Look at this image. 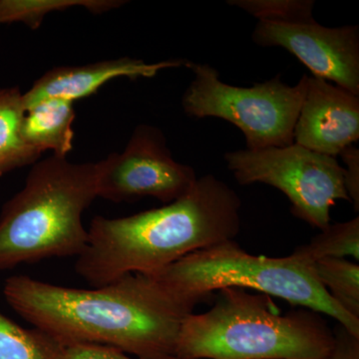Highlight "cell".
<instances>
[{
	"label": "cell",
	"instance_id": "cell-11",
	"mask_svg": "<svg viewBox=\"0 0 359 359\" xmlns=\"http://www.w3.org/2000/svg\"><path fill=\"white\" fill-rule=\"evenodd\" d=\"M190 62L185 59H170L148 63L142 59L121 57L86 65L60 66L47 71L23 93V105L27 109L46 99H63L75 103L97 93L111 80L152 78L169 68L188 67Z\"/></svg>",
	"mask_w": 359,
	"mask_h": 359
},
{
	"label": "cell",
	"instance_id": "cell-6",
	"mask_svg": "<svg viewBox=\"0 0 359 359\" xmlns=\"http://www.w3.org/2000/svg\"><path fill=\"white\" fill-rule=\"evenodd\" d=\"M188 68L194 79L182 98V107L189 117H214L231 123L244 134L248 150L294 144L308 75L294 86L276 75L252 87H238L222 81L212 66L191 61Z\"/></svg>",
	"mask_w": 359,
	"mask_h": 359
},
{
	"label": "cell",
	"instance_id": "cell-3",
	"mask_svg": "<svg viewBox=\"0 0 359 359\" xmlns=\"http://www.w3.org/2000/svg\"><path fill=\"white\" fill-rule=\"evenodd\" d=\"M209 311L189 314L177 342L180 359H325L334 330L323 314L301 308L280 314L271 297L219 290Z\"/></svg>",
	"mask_w": 359,
	"mask_h": 359
},
{
	"label": "cell",
	"instance_id": "cell-2",
	"mask_svg": "<svg viewBox=\"0 0 359 359\" xmlns=\"http://www.w3.org/2000/svg\"><path fill=\"white\" fill-rule=\"evenodd\" d=\"M241 207L230 186L205 175L163 207L124 218L96 216L75 269L94 287L131 273H157L198 250L235 240Z\"/></svg>",
	"mask_w": 359,
	"mask_h": 359
},
{
	"label": "cell",
	"instance_id": "cell-19",
	"mask_svg": "<svg viewBox=\"0 0 359 359\" xmlns=\"http://www.w3.org/2000/svg\"><path fill=\"white\" fill-rule=\"evenodd\" d=\"M63 359H141L115 347L94 344H77L65 347ZM180 359V358H174Z\"/></svg>",
	"mask_w": 359,
	"mask_h": 359
},
{
	"label": "cell",
	"instance_id": "cell-14",
	"mask_svg": "<svg viewBox=\"0 0 359 359\" xmlns=\"http://www.w3.org/2000/svg\"><path fill=\"white\" fill-rule=\"evenodd\" d=\"M124 4L121 0H0V25L22 23L35 30L48 14L57 11L79 7L99 14Z\"/></svg>",
	"mask_w": 359,
	"mask_h": 359
},
{
	"label": "cell",
	"instance_id": "cell-1",
	"mask_svg": "<svg viewBox=\"0 0 359 359\" xmlns=\"http://www.w3.org/2000/svg\"><path fill=\"white\" fill-rule=\"evenodd\" d=\"M4 295L23 320L65 347L102 344L141 359L178 358L180 330L193 313L143 273L90 290L13 276Z\"/></svg>",
	"mask_w": 359,
	"mask_h": 359
},
{
	"label": "cell",
	"instance_id": "cell-12",
	"mask_svg": "<svg viewBox=\"0 0 359 359\" xmlns=\"http://www.w3.org/2000/svg\"><path fill=\"white\" fill-rule=\"evenodd\" d=\"M76 118L74 103L63 99H46L25 109L21 135L29 147L43 154L67 157L73 149Z\"/></svg>",
	"mask_w": 359,
	"mask_h": 359
},
{
	"label": "cell",
	"instance_id": "cell-10",
	"mask_svg": "<svg viewBox=\"0 0 359 359\" xmlns=\"http://www.w3.org/2000/svg\"><path fill=\"white\" fill-rule=\"evenodd\" d=\"M359 139V96L313 76L295 123L294 143L337 158Z\"/></svg>",
	"mask_w": 359,
	"mask_h": 359
},
{
	"label": "cell",
	"instance_id": "cell-16",
	"mask_svg": "<svg viewBox=\"0 0 359 359\" xmlns=\"http://www.w3.org/2000/svg\"><path fill=\"white\" fill-rule=\"evenodd\" d=\"M302 261L313 264L323 259L353 257L359 261V218L337 223L320 231L308 245H299L292 252Z\"/></svg>",
	"mask_w": 359,
	"mask_h": 359
},
{
	"label": "cell",
	"instance_id": "cell-7",
	"mask_svg": "<svg viewBox=\"0 0 359 359\" xmlns=\"http://www.w3.org/2000/svg\"><path fill=\"white\" fill-rule=\"evenodd\" d=\"M226 167L241 185L266 184L287 196L290 212L323 231L330 224L337 201L349 200L344 167L337 158L292 144L280 148L238 150L224 156Z\"/></svg>",
	"mask_w": 359,
	"mask_h": 359
},
{
	"label": "cell",
	"instance_id": "cell-17",
	"mask_svg": "<svg viewBox=\"0 0 359 359\" xmlns=\"http://www.w3.org/2000/svg\"><path fill=\"white\" fill-rule=\"evenodd\" d=\"M316 280L346 313L359 318V266L346 259H323L313 264Z\"/></svg>",
	"mask_w": 359,
	"mask_h": 359
},
{
	"label": "cell",
	"instance_id": "cell-18",
	"mask_svg": "<svg viewBox=\"0 0 359 359\" xmlns=\"http://www.w3.org/2000/svg\"><path fill=\"white\" fill-rule=\"evenodd\" d=\"M236 6L259 21L276 25H299L316 21L313 0H229Z\"/></svg>",
	"mask_w": 359,
	"mask_h": 359
},
{
	"label": "cell",
	"instance_id": "cell-8",
	"mask_svg": "<svg viewBox=\"0 0 359 359\" xmlns=\"http://www.w3.org/2000/svg\"><path fill=\"white\" fill-rule=\"evenodd\" d=\"M96 164L97 196L115 203L151 197L169 204L198 179L192 167L174 159L163 132L148 124L136 127L123 152Z\"/></svg>",
	"mask_w": 359,
	"mask_h": 359
},
{
	"label": "cell",
	"instance_id": "cell-4",
	"mask_svg": "<svg viewBox=\"0 0 359 359\" xmlns=\"http://www.w3.org/2000/svg\"><path fill=\"white\" fill-rule=\"evenodd\" d=\"M96 198V163L55 155L37 161L0 212V271L79 256L88 241L82 216Z\"/></svg>",
	"mask_w": 359,
	"mask_h": 359
},
{
	"label": "cell",
	"instance_id": "cell-9",
	"mask_svg": "<svg viewBox=\"0 0 359 359\" xmlns=\"http://www.w3.org/2000/svg\"><path fill=\"white\" fill-rule=\"evenodd\" d=\"M259 46L282 47L313 76L359 96V27H325L316 21L276 25L259 21L252 34Z\"/></svg>",
	"mask_w": 359,
	"mask_h": 359
},
{
	"label": "cell",
	"instance_id": "cell-21",
	"mask_svg": "<svg viewBox=\"0 0 359 359\" xmlns=\"http://www.w3.org/2000/svg\"><path fill=\"white\" fill-rule=\"evenodd\" d=\"M334 346L325 359H359V337L337 323L334 330Z\"/></svg>",
	"mask_w": 359,
	"mask_h": 359
},
{
	"label": "cell",
	"instance_id": "cell-20",
	"mask_svg": "<svg viewBox=\"0 0 359 359\" xmlns=\"http://www.w3.org/2000/svg\"><path fill=\"white\" fill-rule=\"evenodd\" d=\"M344 168V185L347 195L353 203L354 210H359V150L354 146L346 148L340 153Z\"/></svg>",
	"mask_w": 359,
	"mask_h": 359
},
{
	"label": "cell",
	"instance_id": "cell-5",
	"mask_svg": "<svg viewBox=\"0 0 359 359\" xmlns=\"http://www.w3.org/2000/svg\"><path fill=\"white\" fill-rule=\"evenodd\" d=\"M147 276L191 311L219 290L241 287L325 314L359 337V318L346 313L316 280L313 264L292 254L285 257L254 256L235 240L226 241Z\"/></svg>",
	"mask_w": 359,
	"mask_h": 359
},
{
	"label": "cell",
	"instance_id": "cell-15",
	"mask_svg": "<svg viewBox=\"0 0 359 359\" xmlns=\"http://www.w3.org/2000/svg\"><path fill=\"white\" fill-rule=\"evenodd\" d=\"M65 346L39 328H25L0 313V359H63Z\"/></svg>",
	"mask_w": 359,
	"mask_h": 359
},
{
	"label": "cell",
	"instance_id": "cell-13",
	"mask_svg": "<svg viewBox=\"0 0 359 359\" xmlns=\"http://www.w3.org/2000/svg\"><path fill=\"white\" fill-rule=\"evenodd\" d=\"M25 112L20 87H0V177L35 164L42 155L23 140L21 124Z\"/></svg>",
	"mask_w": 359,
	"mask_h": 359
}]
</instances>
